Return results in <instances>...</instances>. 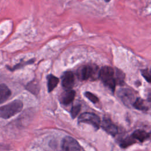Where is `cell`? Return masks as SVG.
Wrapping results in <instances>:
<instances>
[{
    "label": "cell",
    "instance_id": "ba28073f",
    "mask_svg": "<svg viewBox=\"0 0 151 151\" xmlns=\"http://www.w3.org/2000/svg\"><path fill=\"white\" fill-rule=\"evenodd\" d=\"M101 126L106 132L113 136H116L118 133L117 127L109 119L104 120L101 124Z\"/></svg>",
    "mask_w": 151,
    "mask_h": 151
},
{
    "label": "cell",
    "instance_id": "ffe728a7",
    "mask_svg": "<svg viewBox=\"0 0 151 151\" xmlns=\"http://www.w3.org/2000/svg\"><path fill=\"white\" fill-rule=\"evenodd\" d=\"M34 60H31L28 61H26V62H23V63H19V64H17L16 65H15L14 67L10 68V70H16V69H18V68H19L22 67L24 66L25 65L32 64V63L34 62Z\"/></svg>",
    "mask_w": 151,
    "mask_h": 151
},
{
    "label": "cell",
    "instance_id": "277c9868",
    "mask_svg": "<svg viewBox=\"0 0 151 151\" xmlns=\"http://www.w3.org/2000/svg\"><path fill=\"white\" fill-rule=\"evenodd\" d=\"M97 68L94 66H91L90 65H84L78 70L77 76L79 79L86 80L91 77H95L97 73Z\"/></svg>",
    "mask_w": 151,
    "mask_h": 151
},
{
    "label": "cell",
    "instance_id": "7a4b0ae2",
    "mask_svg": "<svg viewBox=\"0 0 151 151\" xmlns=\"http://www.w3.org/2000/svg\"><path fill=\"white\" fill-rule=\"evenodd\" d=\"M22 107L23 104L21 100H14L1 107L0 116L3 119L10 118L19 113L22 110Z\"/></svg>",
    "mask_w": 151,
    "mask_h": 151
},
{
    "label": "cell",
    "instance_id": "30bf717a",
    "mask_svg": "<svg viewBox=\"0 0 151 151\" xmlns=\"http://www.w3.org/2000/svg\"><path fill=\"white\" fill-rule=\"evenodd\" d=\"M11 92L9 88L4 84L0 86V103H2L6 101L11 96Z\"/></svg>",
    "mask_w": 151,
    "mask_h": 151
},
{
    "label": "cell",
    "instance_id": "3957f363",
    "mask_svg": "<svg viewBox=\"0 0 151 151\" xmlns=\"http://www.w3.org/2000/svg\"><path fill=\"white\" fill-rule=\"evenodd\" d=\"M79 123H87L91 124L96 130L99 129L100 121L99 117L91 113H82L78 119Z\"/></svg>",
    "mask_w": 151,
    "mask_h": 151
},
{
    "label": "cell",
    "instance_id": "5b68a950",
    "mask_svg": "<svg viewBox=\"0 0 151 151\" xmlns=\"http://www.w3.org/2000/svg\"><path fill=\"white\" fill-rule=\"evenodd\" d=\"M118 96L123 103L128 107L133 105L136 99L133 91L128 88L120 89L118 92Z\"/></svg>",
    "mask_w": 151,
    "mask_h": 151
},
{
    "label": "cell",
    "instance_id": "8992f818",
    "mask_svg": "<svg viewBox=\"0 0 151 151\" xmlns=\"http://www.w3.org/2000/svg\"><path fill=\"white\" fill-rule=\"evenodd\" d=\"M61 147L63 151H80V146L78 142L70 136L64 137Z\"/></svg>",
    "mask_w": 151,
    "mask_h": 151
},
{
    "label": "cell",
    "instance_id": "7402d4cb",
    "mask_svg": "<svg viewBox=\"0 0 151 151\" xmlns=\"http://www.w3.org/2000/svg\"><path fill=\"white\" fill-rule=\"evenodd\" d=\"M149 139H151V132L149 133Z\"/></svg>",
    "mask_w": 151,
    "mask_h": 151
},
{
    "label": "cell",
    "instance_id": "ac0fdd59",
    "mask_svg": "<svg viewBox=\"0 0 151 151\" xmlns=\"http://www.w3.org/2000/svg\"><path fill=\"white\" fill-rule=\"evenodd\" d=\"M84 95L89 100H90L93 103H96L99 101V99L97 98V97L90 92L87 91L84 93Z\"/></svg>",
    "mask_w": 151,
    "mask_h": 151
},
{
    "label": "cell",
    "instance_id": "4fadbf2b",
    "mask_svg": "<svg viewBox=\"0 0 151 151\" xmlns=\"http://www.w3.org/2000/svg\"><path fill=\"white\" fill-rule=\"evenodd\" d=\"M133 106L136 109L140 110H146L148 109V107L146 106L145 101L141 98H137L133 103Z\"/></svg>",
    "mask_w": 151,
    "mask_h": 151
},
{
    "label": "cell",
    "instance_id": "44dd1931",
    "mask_svg": "<svg viewBox=\"0 0 151 151\" xmlns=\"http://www.w3.org/2000/svg\"><path fill=\"white\" fill-rule=\"evenodd\" d=\"M147 101L151 102V90L149 91L148 96H147Z\"/></svg>",
    "mask_w": 151,
    "mask_h": 151
},
{
    "label": "cell",
    "instance_id": "52a82bcc",
    "mask_svg": "<svg viewBox=\"0 0 151 151\" xmlns=\"http://www.w3.org/2000/svg\"><path fill=\"white\" fill-rule=\"evenodd\" d=\"M62 86L66 90H71L74 84V76L71 71H66L62 76Z\"/></svg>",
    "mask_w": 151,
    "mask_h": 151
},
{
    "label": "cell",
    "instance_id": "e0dca14e",
    "mask_svg": "<svg viewBox=\"0 0 151 151\" xmlns=\"http://www.w3.org/2000/svg\"><path fill=\"white\" fill-rule=\"evenodd\" d=\"M142 76L149 83H151V70H141Z\"/></svg>",
    "mask_w": 151,
    "mask_h": 151
},
{
    "label": "cell",
    "instance_id": "d6986e66",
    "mask_svg": "<svg viewBox=\"0 0 151 151\" xmlns=\"http://www.w3.org/2000/svg\"><path fill=\"white\" fill-rule=\"evenodd\" d=\"M81 110V106L78 104V105H76L74 106L71 110V116L72 117V118H75L78 114L79 113L80 111Z\"/></svg>",
    "mask_w": 151,
    "mask_h": 151
},
{
    "label": "cell",
    "instance_id": "6da1fadb",
    "mask_svg": "<svg viewBox=\"0 0 151 151\" xmlns=\"http://www.w3.org/2000/svg\"><path fill=\"white\" fill-rule=\"evenodd\" d=\"M99 78L112 91H114L116 82L114 78V71L112 67H103L99 70Z\"/></svg>",
    "mask_w": 151,
    "mask_h": 151
},
{
    "label": "cell",
    "instance_id": "9c48e42d",
    "mask_svg": "<svg viewBox=\"0 0 151 151\" xmlns=\"http://www.w3.org/2000/svg\"><path fill=\"white\" fill-rule=\"evenodd\" d=\"M75 95L76 93L74 90H66L61 94L60 96V101L64 105H68L73 101Z\"/></svg>",
    "mask_w": 151,
    "mask_h": 151
},
{
    "label": "cell",
    "instance_id": "9a60e30c",
    "mask_svg": "<svg viewBox=\"0 0 151 151\" xmlns=\"http://www.w3.org/2000/svg\"><path fill=\"white\" fill-rule=\"evenodd\" d=\"M27 88L28 90L34 94H37L38 93V85L37 83H35L34 81L29 83L28 84Z\"/></svg>",
    "mask_w": 151,
    "mask_h": 151
},
{
    "label": "cell",
    "instance_id": "2e32d148",
    "mask_svg": "<svg viewBox=\"0 0 151 151\" xmlns=\"http://www.w3.org/2000/svg\"><path fill=\"white\" fill-rule=\"evenodd\" d=\"M124 78V74L122 71H121L119 70H116V77H115V80L116 83H118L119 84H122L123 83Z\"/></svg>",
    "mask_w": 151,
    "mask_h": 151
},
{
    "label": "cell",
    "instance_id": "8fae6325",
    "mask_svg": "<svg viewBox=\"0 0 151 151\" xmlns=\"http://www.w3.org/2000/svg\"><path fill=\"white\" fill-rule=\"evenodd\" d=\"M132 136L136 139L139 140L140 142H143L147 139H149V133H147L145 130H135Z\"/></svg>",
    "mask_w": 151,
    "mask_h": 151
},
{
    "label": "cell",
    "instance_id": "7c38bea8",
    "mask_svg": "<svg viewBox=\"0 0 151 151\" xmlns=\"http://www.w3.org/2000/svg\"><path fill=\"white\" fill-rule=\"evenodd\" d=\"M47 87H48V92L52 91L55 87L57 86L59 79L57 77L54 76L52 74H49L47 77Z\"/></svg>",
    "mask_w": 151,
    "mask_h": 151
},
{
    "label": "cell",
    "instance_id": "5bb4252c",
    "mask_svg": "<svg viewBox=\"0 0 151 151\" xmlns=\"http://www.w3.org/2000/svg\"><path fill=\"white\" fill-rule=\"evenodd\" d=\"M136 142V139L132 136V135L131 136H128L126 138H125L124 139H123L121 143H120V146L122 147H126L132 144H133L134 143Z\"/></svg>",
    "mask_w": 151,
    "mask_h": 151
}]
</instances>
